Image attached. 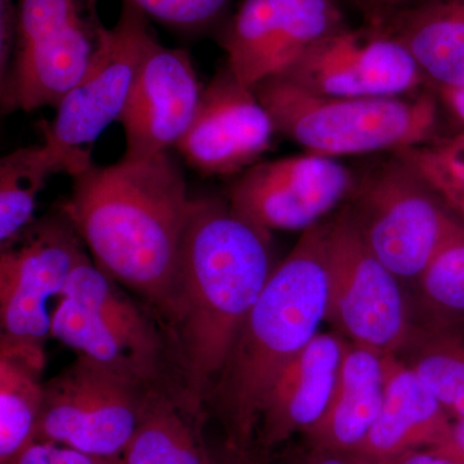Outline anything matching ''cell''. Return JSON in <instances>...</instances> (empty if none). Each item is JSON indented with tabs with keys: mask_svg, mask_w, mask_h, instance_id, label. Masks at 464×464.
Returning a JSON list of instances; mask_svg holds the SVG:
<instances>
[{
	"mask_svg": "<svg viewBox=\"0 0 464 464\" xmlns=\"http://www.w3.org/2000/svg\"><path fill=\"white\" fill-rule=\"evenodd\" d=\"M271 232L227 200L194 199L164 316L181 369V398L203 420L241 326L274 273Z\"/></svg>",
	"mask_w": 464,
	"mask_h": 464,
	"instance_id": "cell-1",
	"label": "cell"
},
{
	"mask_svg": "<svg viewBox=\"0 0 464 464\" xmlns=\"http://www.w3.org/2000/svg\"><path fill=\"white\" fill-rule=\"evenodd\" d=\"M63 208L94 264L164 316L172 297L183 232L194 206L169 152L145 160L91 164L72 177Z\"/></svg>",
	"mask_w": 464,
	"mask_h": 464,
	"instance_id": "cell-2",
	"label": "cell"
},
{
	"mask_svg": "<svg viewBox=\"0 0 464 464\" xmlns=\"http://www.w3.org/2000/svg\"><path fill=\"white\" fill-rule=\"evenodd\" d=\"M328 228L323 221L302 231L241 326L209 398L227 430L228 447L246 450L268 391L326 320Z\"/></svg>",
	"mask_w": 464,
	"mask_h": 464,
	"instance_id": "cell-3",
	"label": "cell"
},
{
	"mask_svg": "<svg viewBox=\"0 0 464 464\" xmlns=\"http://www.w3.org/2000/svg\"><path fill=\"white\" fill-rule=\"evenodd\" d=\"M276 133L310 154L399 152L438 137L439 106L431 94L348 99L323 96L273 76L253 87Z\"/></svg>",
	"mask_w": 464,
	"mask_h": 464,
	"instance_id": "cell-4",
	"label": "cell"
},
{
	"mask_svg": "<svg viewBox=\"0 0 464 464\" xmlns=\"http://www.w3.org/2000/svg\"><path fill=\"white\" fill-rule=\"evenodd\" d=\"M344 207L366 246L401 283L418 282L459 222L398 152L355 174Z\"/></svg>",
	"mask_w": 464,
	"mask_h": 464,
	"instance_id": "cell-5",
	"label": "cell"
},
{
	"mask_svg": "<svg viewBox=\"0 0 464 464\" xmlns=\"http://www.w3.org/2000/svg\"><path fill=\"white\" fill-rule=\"evenodd\" d=\"M99 0H18L14 57L0 79L2 110L53 106L78 83L105 26Z\"/></svg>",
	"mask_w": 464,
	"mask_h": 464,
	"instance_id": "cell-6",
	"label": "cell"
},
{
	"mask_svg": "<svg viewBox=\"0 0 464 464\" xmlns=\"http://www.w3.org/2000/svg\"><path fill=\"white\" fill-rule=\"evenodd\" d=\"M326 320L350 343L400 355L418 325L401 280L366 246L346 207L329 221Z\"/></svg>",
	"mask_w": 464,
	"mask_h": 464,
	"instance_id": "cell-7",
	"label": "cell"
},
{
	"mask_svg": "<svg viewBox=\"0 0 464 464\" xmlns=\"http://www.w3.org/2000/svg\"><path fill=\"white\" fill-rule=\"evenodd\" d=\"M152 384L87 357L44 383L36 441L56 442L105 458H121Z\"/></svg>",
	"mask_w": 464,
	"mask_h": 464,
	"instance_id": "cell-8",
	"label": "cell"
},
{
	"mask_svg": "<svg viewBox=\"0 0 464 464\" xmlns=\"http://www.w3.org/2000/svg\"><path fill=\"white\" fill-rule=\"evenodd\" d=\"M155 42L149 18L121 2L118 21L103 30L83 75L54 108L53 121L42 124L43 139L72 159L75 176L93 164L94 142L121 118L143 58Z\"/></svg>",
	"mask_w": 464,
	"mask_h": 464,
	"instance_id": "cell-9",
	"label": "cell"
},
{
	"mask_svg": "<svg viewBox=\"0 0 464 464\" xmlns=\"http://www.w3.org/2000/svg\"><path fill=\"white\" fill-rule=\"evenodd\" d=\"M83 240L63 206L33 221L2 246L0 326L2 335L44 343L51 335V299L60 301L70 275L85 257Z\"/></svg>",
	"mask_w": 464,
	"mask_h": 464,
	"instance_id": "cell-10",
	"label": "cell"
},
{
	"mask_svg": "<svg viewBox=\"0 0 464 464\" xmlns=\"http://www.w3.org/2000/svg\"><path fill=\"white\" fill-rule=\"evenodd\" d=\"M347 24L337 0H241L218 29L237 81L253 88L283 74L302 54Z\"/></svg>",
	"mask_w": 464,
	"mask_h": 464,
	"instance_id": "cell-11",
	"label": "cell"
},
{
	"mask_svg": "<svg viewBox=\"0 0 464 464\" xmlns=\"http://www.w3.org/2000/svg\"><path fill=\"white\" fill-rule=\"evenodd\" d=\"M353 181L355 173L334 158L304 152L244 170L227 201L262 230L304 231L346 203Z\"/></svg>",
	"mask_w": 464,
	"mask_h": 464,
	"instance_id": "cell-12",
	"label": "cell"
},
{
	"mask_svg": "<svg viewBox=\"0 0 464 464\" xmlns=\"http://www.w3.org/2000/svg\"><path fill=\"white\" fill-rule=\"evenodd\" d=\"M280 76L314 93L348 99L408 96L426 82L402 43L369 24L332 34Z\"/></svg>",
	"mask_w": 464,
	"mask_h": 464,
	"instance_id": "cell-13",
	"label": "cell"
},
{
	"mask_svg": "<svg viewBox=\"0 0 464 464\" xmlns=\"http://www.w3.org/2000/svg\"><path fill=\"white\" fill-rule=\"evenodd\" d=\"M276 134L273 119L253 88L227 66L204 85L190 127L176 149L206 176H234L255 166Z\"/></svg>",
	"mask_w": 464,
	"mask_h": 464,
	"instance_id": "cell-14",
	"label": "cell"
},
{
	"mask_svg": "<svg viewBox=\"0 0 464 464\" xmlns=\"http://www.w3.org/2000/svg\"><path fill=\"white\" fill-rule=\"evenodd\" d=\"M203 88L188 51L155 42L118 121L124 130L123 158L145 160L176 148L190 127Z\"/></svg>",
	"mask_w": 464,
	"mask_h": 464,
	"instance_id": "cell-15",
	"label": "cell"
},
{
	"mask_svg": "<svg viewBox=\"0 0 464 464\" xmlns=\"http://www.w3.org/2000/svg\"><path fill=\"white\" fill-rule=\"evenodd\" d=\"M346 344L338 333H319L286 365L259 411L262 447H277L323 417L337 386Z\"/></svg>",
	"mask_w": 464,
	"mask_h": 464,
	"instance_id": "cell-16",
	"label": "cell"
},
{
	"mask_svg": "<svg viewBox=\"0 0 464 464\" xmlns=\"http://www.w3.org/2000/svg\"><path fill=\"white\" fill-rule=\"evenodd\" d=\"M453 427L450 415L398 355L386 356V384L380 414L365 441L350 456L353 464H377L414 449H438Z\"/></svg>",
	"mask_w": 464,
	"mask_h": 464,
	"instance_id": "cell-17",
	"label": "cell"
},
{
	"mask_svg": "<svg viewBox=\"0 0 464 464\" xmlns=\"http://www.w3.org/2000/svg\"><path fill=\"white\" fill-rule=\"evenodd\" d=\"M386 356L347 342L331 402L304 433L310 447L347 457L359 450L383 402Z\"/></svg>",
	"mask_w": 464,
	"mask_h": 464,
	"instance_id": "cell-18",
	"label": "cell"
},
{
	"mask_svg": "<svg viewBox=\"0 0 464 464\" xmlns=\"http://www.w3.org/2000/svg\"><path fill=\"white\" fill-rule=\"evenodd\" d=\"M375 26L402 43L436 90L464 87V0H413Z\"/></svg>",
	"mask_w": 464,
	"mask_h": 464,
	"instance_id": "cell-19",
	"label": "cell"
},
{
	"mask_svg": "<svg viewBox=\"0 0 464 464\" xmlns=\"http://www.w3.org/2000/svg\"><path fill=\"white\" fill-rule=\"evenodd\" d=\"M44 343L0 335V464L34 441L44 383Z\"/></svg>",
	"mask_w": 464,
	"mask_h": 464,
	"instance_id": "cell-20",
	"label": "cell"
},
{
	"mask_svg": "<svg viewBox=\"0 0 464 464\" xmlns=\"http://www.w3.org/2000/svg\"><path fill=\"white\" fill-rule=\"evenodd\" d=\"M201 427L203 420L192 413L181 396L151 387L121 460L123 464H216Z\"/></svg>",
	"mask_w": 464,
	"mask_h": 464,
	"instance_id": "cell-21",
	"label": "cell"
},
{
	"mask_svg": "<svg viewBox=\"0 0 464 464\" xmlns=\"http://www.w3.org/2000/svg\"><path fill=\"white\" fill-rule=\"evenodd\" d=\"M92 311L118 333L136 356L159 374L163 340L154 322L128 297L118 283L85 256L70 275L63 297Z\"/></svg>",
	"mask_w": 464,
	"mask_h": 464,
	"instance_id": "cell-22",
	"label": "cell"
},
{
	"mask_svg": "<svg viewBox=\"0 0 464 464\" xmlns=\"http://www.w3.org/2000/svg\"><path fill=\"white\" fill-rule=\"evenodd\" d=\"M75 176L72 159L52 143L27 146L0 160V244L7 246L34 221L36 199L53 174Z\"/></svg>",
	"mask_w": 464,
	"mask_h": 464,
	"instance_id": "cell-23",
	"label": "cell"
},
{
	"mask_svg": "<svg viewBox=\"0 0 464 464\" xmlns=\"http://www.w3.org/2000/svg\"><path fill=\"white\" fill-rule=\"evenodd\" d=\"M51 335L87 357L136 380L152 384L158 375L143 364L127 342L99 316L76 302L61 298L52 313Z\"/></svg>",
	"mask_w": 464,
	"mask_h": 464,
	"instance_id": "cell-24",
	"label": "cell"
},
{
	"mask_svg": "<svg viewBox=\"0 0 464 464\" xmlns=\"http://www.w3.org/2000/svg\"><path fill=\"white\" fill-rule=\"evenodd\" d=\"M454 420L464 418V341L445 329L418 326L400 355Z\"/></svg>",
	"mask_w": 464,
	"mask_h": 464,
	"instance_id": "cell-25",
	"label": "cell"
},
{
	"mask_svg": "<svg viewBox=\"0 0 464 464\" xmlns=\"http://www.w3.org/2000/svg\"><path fill=\"white\" fill-rule=\"evenodd\" d=\"M459 221V219H458ZM427 326L447 329L464 324V225L458 222L415 283Z\"/></svg>",
	"mask_w": 464,
	"mask_h": 464,
	"instance_id": "cell-26",
	"label": "cell"
},
{
	"mask_svg": "<svg viewBox=\"0 0 464 464\" xmlns=\"http://www.w3.org/2000/svg\"><path fill=\"white\" fill-rule=\"evenodd\" d=\"M170 32L201 35L225 23L231 0H121Z\"/></svg>",
	"mask_w": 464,
	"mask_h": 464,
	"instance_id": "cell-27",
	"label": "cell"
},
{
	"mask_svg": "<svg viewBox=\"0 0 464 464\" xmlns=\"http://www.w3.org/2000/svg\"><path fill=\"white\" fill-rule=\"evenodd\" d=\"M398 154L418 170L451 215L464 225V181L435 166L415 148L401 150Z\"/></svg>",
	"mask_w": 464,
	"mask_h": 464,
	"instance_id": "cell-28",
	"label": "cell"
},
{
	"mask_svg": "<svg viewBox=\"0 0 464 464\" xmlns=\"http://www.w3.org/2000/svg\"><path fill=\"white\" fill-rule=\"evenodd\" d=\"M7 464H123V460L92 456L56 442L34 440Z\"/></svg>",
	"mask_w": 464,
	"mask_h": 464,
	"instance_id": "cell-29",
	"label": "cell"
},
{
	"mask_svg": "<svg viewBox=\"0 0 464 464\" xmlns=\"http://www.w3.org/2000/svg\"><path fill=\"white\" fill-rule=\"evenodd\" d=\"M415 149L435 166L464 181V130Z\"/></svg>",
	"mask_w": 464,
	"mask_h": 464,
	"instance_id": "cell-30",
	"label": "cell"
},
{
	"mask_svg": "<svg viewBox=\"0 0 464 464\" xmlns=\"http://www.w3.org/2000/svg\"><path fill=\"white\" fill-rule=\"evenodd\" d=\"M433 451L457 464H464V418L453 420L450 435Z\"/></svg>",
	"mask_w": 464,
	"mask_h": 464,
	"instance_id": "cell-31",
	"label": "cell"
},
{
	"mask_svg": "<svg viewBox=\"0 0 464 464\" xmlns=\"http://www.w3.org/2000/svg\"><path fill=\"white\" fill-rule=\"evenodd\" d=\"M282 464H353V460L343 454L333 453L323 449L308 445L306 450L299 451Z\"/></svg>",
	"mask_w": 464,
	"mask_h": 464,
	"instance_id": "cell-32",
	"label": "cell"
},
{
	"mask_svg": "<svg viewBox=\"0 0 464 464\" xmlns=\"http://www.w3.org/2000/svg\"><path fill=\"white\" fill-rule=\"evenodd\" d=\"M377 464H457L431 449H414Z\"/></svg>",
	"mask_w": 464,
	"mask_h": 464,
	"instance_id": "cell-33",
	"label": "cell"
},
{
	"mask_svg": "<svg viewBox=\"0 0 464 464\" xmlns=\"http://www.w3.org/2000/svg\"><path fill=\"white\" fill-rule=\"evenodd\" d=\"M365 17L369 25H377L389 14L393 0H346Z\"/></svg>",
	"mask_w": 464,
	"mask_h": 464,
	"instance_id": "cell-34",
	"label": "cell"
},
{
	"mask_svg": "<svg viewBox=\"0 0 464 464\" xmlns=\"http://www.w3.org/2000/svg\"><path fill=\"white\" fill-rule=\"evenodd\" d=\"M440 99L445 108L457 119L458 123L462 125L464 130V87L459 88H440Z\"/></svg>",
	"mask_w": 464,
	"mask_h": 464,
	"instance_id": "cell-35",
	"label": "cell"
},
{
	"mask_svg": "<svg viewBox=\"0 0 464 464\" xmlns=\"http://www.w3.org/2000/svg\"><path fill=\"white\" fill-rule=\"evenodd\" d=\"M216 464H257L253 462L252 459L248 456H246V451L239 450V449H235L231 447H227V450L225 451L222 456L216 457Z\"/></svg>",
	"mask_w": 464,
	"mask_h": 464,
	"instance_id": "cell-36",
	"label": "cell"
},
{
	"mask_svg": "<svg viewBox=\"0 0 464 464\" xmlns=\"http://www.w3.org/2000/svg\"><path fill=\"white\" fill-rule=\"evenodd\" d=\"M413 2V0H393L392 5H391L389 14L391 11H393V9L402 7V5H408V3Z\"/></svg>",
	"mask_w": 464,
	"mask_h": 464,
	"instance_id": "cell-37",
	"label": "cell"
}]
</instances>
